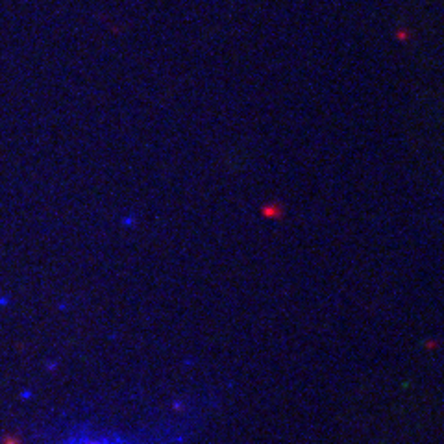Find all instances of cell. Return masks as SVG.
<instances>
[{"label":"cell","instance_id":"1","mask_svg":"<svg viewBox=\"0 0 444 444\" xmlns=\"http://www.w3.org/2000/svg\"><path fill=\"white\" fill-rule=\"evenodd\" d=\"M65 444H119L115 441H110V439H92V437H78V439H73Z\"/></svg>","mask_w":444,"mask_h":444}]
</instances>
